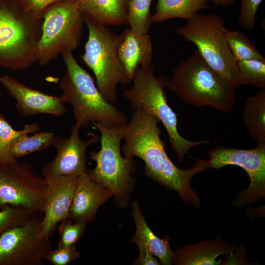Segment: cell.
<instances>
[{"label":"cell","instance_id":"obj_1","mask_svg":"<svg viewBox=\"0 0 265 265\" xmlns=\"http://www.w3.org/2000/svg\"><path fill=\"white\" fill-rule=\"evenodd\" d=\"M133 110L123 132L122 152L124 156L141 159L145 163L146 176L177 191L186 202L199 208V198L190 182L193 176L210 168L208 160L197 159L193 166L187 169L176 167L165 151L159 119L144 109Z\"/></svg>","mask_w":265,"mask_h":265},{"label":"cell","instance_id":"obj_16","mask_svg":"<svg viewBox=\"0 0 265 265\" xmlns=\"http://www.w3.org/2000/svg\"><path fill=\"white\" fill-rule=\"evenodd\" d=\"M111 196L108 189L85 171L78 176L69 217L72 221L91 222L99 207Z\"/></svg>","mask_w":265,"mask_h":265},{"label":"cell","instance_id":"obj_8","mask_svg":"<svg viewBox=\"0 0 265 265\" xmlns=\"http://www.w3.org/2000/svg\"><path fill=\"white\" fill-rule=\"evenodd\" d=\"M223 18L216 14H197L177 28L176 34L193 43L208 64L229 85H240L237 61L225 37Z\"/></svg>","mask_w":265,"mask_h":265},{"label":"cell","instance_id":"obj_28","mask_svg":"<svg viewBox=\"0 0 265 265\" xmlns=\"http://www.w3.org/2000/svg\"><path fill=\"white\" fill-rule=\"evenodd\" d=\"M1 208L0 235L9 229L25 224L37 214L20 206L6 205Z\"/></svg>","mask_w":265,"mask_h":265},{"label":"cell","instance_id":"obj_20","mask_svg":"<svg viewBox=\"0 0 265 265\" xmlns=\"http://www.w3.org/2000/svg\"><path fill=\"white\" fill-rule=\"evenodd\" d=\"M132 215L136 228L135 233L132 238L143 241L162 265H171L174 251L167 240L159 238L151 230L136 201L132 202Z\"/></svg>","mask_w":265,"mask_h":265},{"label":"cell","instance_id":"obj_17","mask_svg":"<svg viewBox=\"0 0 265 265\" xmlns=\"http://www.w3.org/2000/svg\"><path fill=\"white\" fill-rule=\"evenodd\" d=\"M118 55L127 75L132 80L138 67L151 64L153 45L150 35L138 34L130 28L126 29L121 34Z\"/></svg>","mask_w":265,"mask_h":265},{"label":"cell","instance_id":"obj_21","mask_svg":"<svg viewBox=\"0 0 265 265\" xmlns=\"http://www.w3.org/2000/svg\"><path fill=\"white\" fill-rule=\"evenodd\" d=\"M210 0H158L156 12L152 15V23H159L173 18L186 21L198 12L209 7Z\"/></svg>","mask_w":265,"mask_h":265},{"label":"cell","instance_id":"obj_34","mask_svg":"<svg viewBox=\"0 0 265 265\" xmlns=\"http://www.w3.org/2000/svg\"><path fill=\"white\" fill-rule=\"evenodd\" d=\"M215 5L227 6L232 5L236 0H210Z\"/></svg>","mask_w":265,"mask_h":265},{"label":"cell","instance_id":"obj_7","mask_svg":"<svg viewBox=\"0 0 265 265\" xmlns=\"http://www.w3.org/2000/svg\"><path fill=\"white\" fill-rule=\"evenodd\" d=\"M91 124L101 133V147L98 151L89 153L96 166L86 171L93 180L111 192L120 207H126L134 185L132 174L136 169L133 159L123 157L121 154V143L126 125L119 128L96 122Z\"/></svg>","mask_w":265,"mask_h":265},{"label":"cell","instance_id":"obj_22","mask_svg":"<svg viewBox=\"0 0 265 265\" xmlns=\"http://www.w3.org/2000/svg\"><path fill=\"white\" fill-rule=\"evenodd\" d=\"M242 114L250 136L257 142H265V89L246 99Z\"/></svg>","mask_w":265,"mask_h":265},{"label":"cell","instance_id":"obj_13","mask_svg":"<svg viewBox=\"0 0 265 265\" xmlns=\"http://www.w3.org/2000/svg\"><path fill=\"white\" fill-rule=\"evenodd\" d=\"M80 128L72 126L69 138L54 136L52 146L55 148V158L47 163L42 170L44 177L60 176H79L86 171V151L90 145L100 140V137L94 132L90 137L82 140L79 136Z\"/></svg>","mask_w":265,"mask_h":265},{"label":"cell","instance_id":"obj_23","mask_svg":"<svg viewBox=\"0 0 265 265\" xmlns=\"http://www.w3.org/2000/svg\"><path fill=\"white\" fill-rule=\"evenodd\" d=\"M23 133L10 143L8 153L13 159L21 158L35 152L52 146L54 135L50 132H37L31 135Z\"/></svg>","mask_w":265,"mask_h":265},{"label":"cell","instance_id":"obj_27","mask_svg":"<svg viewBox=\"0 0 265 265\" xmlns=\"http://www.w3.org/2000/svg\"><path fill=\"white\" fill-rule=\"evenodd\" d=\"M241 85L265 89V60L250 59L237 61Z\"/></svg>","mask_w":265,"mask_h":265},{"label":"cell","instance_id":"obj_11","mask_svg":"<svg viewBox=\"0 0 265 265\" xmlns=\"http://www.w3.org/2000/svg\"><path fill=\"white\" fill-rule=\"evenodd\" d=\"M208 160L210 168L219 169L228 165L245 170L250 185L235 197V206H244L263 198L265 194V142H257L255 148L240 149L217 146L211 149Z\"/></svg>","mask_w":265,"mask_h":265},{"label":"cell","instance_id":"obj_3","mask_svg":"<svg viewBox=\"0 0 265 265\" xmlns=\"http://www.w3.org/2000/svg\"><path fill=\"white\" fill-rule=\"evenodd\" d=\"M61 55L66 71L59 85L66 102L72 107L75 124L80 128L92 122L110 127L125 126L126 115L105 100L93 77L79 64L72 52Z\"/></svg>","mask_w":265,"mask_h":265},{"label":"cell","instance_id":"obj_35","mask_svg":"<svg viewBox=\"0 0 265 265\" xmlns=\"http://www.w3.org/2000/svg\"><path fill=\"white\" fill-rule=\"evenodd\" d=\"M1 84H0V88H1V86H0Z\"/></svg>","mask_w":265,"mask_h":265},{"label":"cell","instance_id":"obj_10","mask_svg":"<svg viewBox=\"0 0 265 265\" xmlns=\"http://www.w3.org/2000/svg\"><path fill=\"white\" fill-rule=\"evenodd\" d=\"M47 189L43 176L31 165L17 161L0 163V207L22 206L34 213L43 214Z\"/></svg>","mask_w":265,"mask_h":265},{"label":"cell","instance_id":"obj_24","mask_svg":"<svg viewBox=\"0 0 265 265\" xmlns=\"http://www.w3.org/2000/svg\"><path fill=\"white\" fill-rule=\"evenodd\" d=\"M153 0H128L126 24L138 34H147L152 23Z\"/></svg>","mask_w":265,"mask_h":265},{"label":"cell","instance_id":"obj_19","mask_svg":"<svg viewBox=\"0 0 265 265\" xmlns=\"http://www.w3.org/2000/svg\"><path fill=\"white\" fill-rule=\"evenodd\" d=\"M78 0L84 13L104 25L126 24L128 0Z\"/></svg>","mask_w":265,"mask_h":265},{"label":"cell","instance_id":"obj_33","mask_svg":"<svg viewBox=\"0 0 265 265\" xmlns=\"http://www.w3.org/2000/svg\"><path fill=\"white\" fill-rule=\"evenodd\" d=\"M62 0H22L26 9L40 18L46 8L54 3Z\"/></svg>","mask_w":265,"mask_h":265},{"label":"cell","instance_id":"obj_31","mask_svg":"<svg viewBox=\"0 0 265 265\" xmlns=\"http://www.w3.org/2000/svg\"><path fill=\"white\" fill-rule=\"evenodd\" d=\"M263 0H240L241 8L238 23L246 30H251L255 26L256 16Z\"/></svg>","mask_w":265,"mask_h":265},{"label":"cell","instance_id":"obj_15","mask_svg":"<svg viewBox=\"0 0 265 265\" xmlns=\"http://www.w3.org/2000/svg\"><path fill=\"white\" fill-rule=\"evenodd\" d=\"M0 84L15 99L16 109L23 117L41 114L60 116L67 112L65 105L67 102L63 95L47 94L28 87L7 75L0 76Z\"/></svg>","mask_w":265,"mask_h":265},{"label":"cell","instance_id":"obj_9","mask_svg":"<svg viewBox=\"0 0 265 265\" xmlns=\"http://www.w3.org/2000/svg\"><path fill=\"white\" fill-rule=\"evenodd\" d=\"M41 33L37 46L40 65H47L59 54L73 52L79 46L84 13L78 0L54 3L43 11Z\"/></svg>","mask_w":265,"mask_h":265},{"label":"cell","instance_id":"obj_26","mask_svg":"<svg viewBox=\"0 0 265 265\" xmlns=\"http://www.w3.org/2000/svg\"><path fill=\"white\" fill-rule=\"evenodd\" d=\"M40 130L37 123L26 124L23 129H14L6 118L0 113V163H4L16 161L8 153V148L12 141L24 133L36 132Z\"/></svg>","mask_w":265,"mask_h":265},{"label":"cell","instance_id":"obj_12","mask_svg":"<svg viewBox=\"0 0 265 265\" xmlns=\"http://www.w3.org/2000/svg\"><path fill=\"white\" fill-rule=\"evenodd\" d=\"M0 235V265H41L52 250L49 239L39 236L42 216Z\"/></svg>","mask_w":265,"mask_h":265},{"label":"cell","instance_id":"obj_30","mask_svg":"<svg viewBox=\"0 0 265 265\" xmlns=\"http://www.w3.org/2000/svg\"><path fill=\"white\" fill-rule=\"evenodd\" d=\"M80 256L81 254L77 251L75 245L57 246L56 248L51 250L45 261L53 265H67Z\"/></svg>","mask_w":265,"mask_h":265},{"label":"cell","instance_id":"obj_6","mask_svg":"<svg viewBox=\"0 0 265 265\" xmlns=\"http://www.w3.org/2000/svg\"><path fill=\"white\" fill-rule=\"evenodd\" d=\"M84 20L88 35L81 59L93 72L96 84L105 100L115 103L118 85L132 81L118 57L121 34L113 32L84 13Z\"/></svg>","mask_w":265,"mask_h":265},{"label":"cell","instance_id":"obj_29","mask_svg":"<svg viewBox=\"0 0 265 265\" xmlns=\"http://www.w3.org/2000/svg\"><path fill=\"white\" fill-rule=\"evenodd\" d=\"M61 222L59 228L60 236L58 246L75 245L82 235L87 223L82 221L73 222L69 217Z\"/></svg>","mask_w":265,"mask_h":265},{"label":"cell","instance_id":"obj_2","mask_svg":"<svg viewBox=\"0 0 265 265\" xmlns=\"http://www.w3.org/2000/svg\"><path fill=\"white\" fill-rule=\"evenodd\" d=\"M166 87L195 107L210 106L228 113L237 103L236 89L208 65L197 49L174 69Z\"/></svg>","mask_w":265,"mask_h":265},{"label":"cell","instance_id":"obj_14","mask_svg":"<svg viewBox=\"0 0 265 265\" xmlns=\"http://www.w3.org/2000/svg\"><path fill=\"white\" fill-rule=\"evenodd\" d=\"M47 189L39 236L49 239L58 223L69 218L78 176L44 177Z\"/></svg>","mask_w":265,"mask_h":265},{"label":"cell","instance_id":"obj_25","mask_svg":"<svg viewBox=\"0 0 265 265\" xmlns=\"http://www.w3.org/2000/svg\"><path fill=\"white\" fill-rule=\"evenodd\" d=\"M225 37L236 61L250 59L265 60V57L241 32L225 28Z\"/></svg>","mask_w":265,"mask_h":265},{"label":"cell","instance_id":"obj_32","mask_svg":"<svg viewBox=\"0 0 265 265\" xmlns=\"http://www.w3.org/2000/svg\"><path fill=\"white\" fill-rule=\"evenodd\" d=\"M130 242L135 243L138 247L139 255L135 264L140 265H159L160 262L157 259L148 246L142 240L132 238Z\"/></svg>","mask_w":265,"mask_h":265},{"label":"cell","instance_id":"obj_4","mask_svg":"<svg viewBox=\"0 0 265 265\" xmlns=\"http://www.w3.org/2000/svg\"><path fill=\"white\" fill-rule=\"evenodd\" d=\"M41 25L22 0H0V67L15 71L37 62Z\"/></svg>","mask_w":265,"mask_h":265},{"label":"cell","instance_id":"obj_18","mask_svg":"<svg viewBox=\"0 0 265 265\" xmlns=\"http://www.w3.org/2000/svg\"><path fill=\"white\" fill-rule=\"evenodd\" d=\"M236 245L224 242L220 238L214 240L189 244L174 251L172 263L177 265H218L220 255L230 253Z\"/></svg>","mask_w":265,"mask_h":265},{"label":"cell","instance_id":"obj_5","mask_svg":"<svg viewBox=\"0 0 265 265\" xmlns=\"http://www.w3.org/2000/svg\"><path fill=\"white\" fill-rule=\"evenodd\" d=\"M131 88L124 91V97L133 110L142 108L155 115L164 126L172 149L179 161H182L193 147L206 144V140L192 141L182 136L178 131L176 113L169 106L165 91L168 80L163 76L156 77L152 64L139 66L136 69Z\"/></svg>","mask_w":265,"mask_h":265}]
</instances>
